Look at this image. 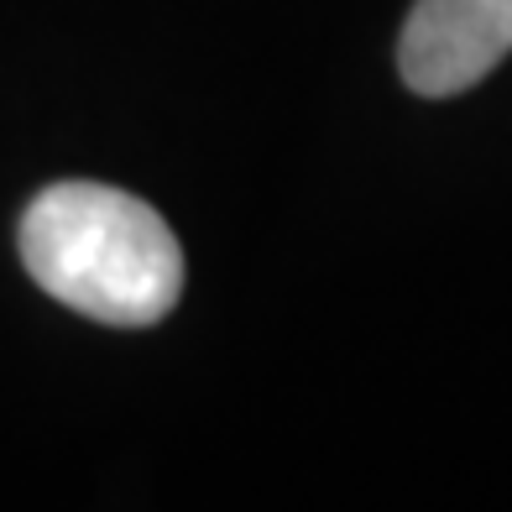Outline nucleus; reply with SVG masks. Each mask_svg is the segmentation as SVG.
<instances>
[{
    "instance_id": "nucleus-1",
    "label": "nucleus",
    "mask_w": 512,
    "mask_h": 512,
    "mask_svg": "<svg viewBox=\"0 0 512 512\" xmlns=\"http://www.w3.org/2000/svg\"><path fill=\"white\" fill-rule=\"evenodd\" d=\"M32 283L74 314L147 330L183 293V246L147 199L110 183H53L16 230Z\"/></svg>"
},
{
    "instance_id": "nucleus-2",
    "label": "nucleus",
    "mask_w": 512,
    "mask_h": 512,
    "mask_svg": "<svg viewBox=\"0 0 512 512\" xmlns=\"http://www.w3.org/2000/svg\"><path fill=\"white\" fill-rule=\"evenodd\" d=\"M512 53V0H418L398 37L413 95L445 100L481 84Z\"/></svg>"
}]
</instances>
